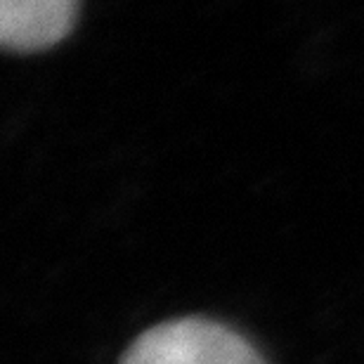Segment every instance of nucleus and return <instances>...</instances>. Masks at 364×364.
I'll use <instances>...</instances> for the list:
<instances>
[{"mask_svg": "<svg viewBox=\"0 0 364 364\" xmlns=\"http://www.w3.org/2000/svg\"><path fill=\"white\" fill-rule=\"evenodd\" d=\"M74 0H0V48L43 50L71 31Z\"/></svg>", "mask_w": 364, "mask_h": 364, "instance_id": "2", "label": "nucleus"}, {"mask_svg": "<svg viewBox=\"0 0 364 364\" xmlns=\"http://www.w3.org/2000/svg\"><path fill=\"white\" fill-rule=\"evenodd\" d=\"M121 364H265L244 336L208 319L154 326L130 346Z\"/></svg>", "mask_w": 364, "mask_h": 364, "instance_id": "1", "label": "nucleus"}]
</instances>
